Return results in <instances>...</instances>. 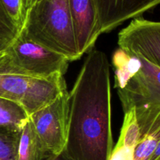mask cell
Returning a JSON list of instances; mask_svg holds the SVG:
<instances>
[{
    "mask_svg": "<svg viewBox=\"0 0 160 160\" xmlns=\"http://www.w3.org/2000/svg\"><path fill=\"white\" fill-rule=\"evenodd\" d=\"M29 119L23 107L0 98V128L20 130Z\"/></svg>",
    "mask_w": 160,
    "mask_h": 160,
    "instance_id": "12",
    "label": "cell"
},
{
    "mask_svg": "<svg viewBox=\"0 0 160 160\" xmlns=\"http://www.w3.org/2000/svg\"><path fill=\"white\" fill-rule=\"evenodd\" d=\"M67 90L62 74L46 78L0 74V98L20 105L28 116L49 104Z\"/></svg>",
    "mask_w": 160,
    "mask_h": 160,
    "instance_id": "5",
    "label": "cell"
},
{
    "mask_svg": "<svg viewBox=\"0 0 160 160\" xmlns=\"http://www.w3.org/2000/svg\"><path fill=\"white\" fill-rule=\"evenodd\" d=\"M56 156L44 146L28 119L20 132L17 160H52Z\"/></svg>",
    "mask_w": 160,
    "mask_h": 160,
    "instance_id": "10",
    "label": "cell"
},
{
    "mask_svg": "<svg viewBox=\"0 0 160 160\" xmlns=\"http://www.w3.org/2000/svg\"><path fill=\"white\" fill-rule=\"evenodd\" d=\"M42 1V0H25V2H26V9L28 8H29L30 6H33L35 3L38 2Z\"/></svg>",
    "mask_w": 160,
    "mask_h": 160,
    "instance_id": "20",
    "label": "cell"
},
{
    "mask_svg": "<svg viewBox=\"0 0 160 160\" xmlns=\"http://www.w3.org/2000/svg\"><path fill=\"white\" fill-rule=\"evenodd\" d=\"M69 117V92L65 91L54 101L29 116L36 134L44 146L54 155L66 145Z\"/></svg>",
    "mask_w": 160,
    "mask_h": 160,
    "instance_id": "6",
    "label": "cell"
},
{
    "mask_svg": "<svg viewBox=\"0 0 160 160\" xmlns=\"http://www.w3.org/2000/svg\"><path fill=\"white\" fill-rule=\"evenodd\" d=\"M70 61L32 41L18 34L0 54V74L33 78L64 75Z\"/></svg>",
    "mask_w": 160,
    "mask_h": 160,
    "instance_id": "3",
    "label": "cell"
},
{
    "mask_svg": "<svg viewBox=\"0 0 160 160\" xmlns=\"http://www.w3.org/2000/svg\"><path fill=\"white\" fill-rule=\"evenodd\" d=\"M112 61L114 69V88L120 90L124 88L138 73L142 62L138 57L129 54L120 48L114 52Z\"/></svg>",
    "mask_w": 160,
    "mask_h": 160,
    "instance_id": "11",
    "label": "cell"
},
{
    "mask_svg": "<svg viewBox=\"0 0 160 160\" xmlns=\"http://www.w3.org/2000/svg\"><path fill=\"white\" fill-rule=\"evenodd\" d=\"M119 48L160 67V22L133 19L118 34Z\"/></svg>",
    "mask_w": 160,
    "mask_h": 160,
    "instance_id": "7",
    "label": "cell"
},
{
    "mask_svg": "<svg viewBox=\"0 0 160 160\" xmlns=\"http://www.w3.org/2000/svg\"><path fill=\"white\" fill-rule=\"evenodd\" d=\"M21 130L0 128V160H17Z\"/></svg>",
    "mask_w": 160,
    "mask_h": 160,
    "instance_id": "13",
    "label": "cell"
},
{
    "mask_svg": "<svg viewBox=\"0 0 160 160\" xmlns=\"http://www.w3.org/2000/svg\"><path fill=\"white\" fill-rule=\"evenodd\" d=\"M156 160H160V157L159 158V159H156Z\"/></svg>",
    "mask_w": 160,
    "mask_h": 160,
    "instance_id": "21",
    "label": "cell"
},
{
    "mask_svg": "<svg viewBox=\"0 0 160 160\" xmlns=\"http://www.w3.org/2000/svg\"><path fill=\"white\" fill-rule=\"evenodd\" d=\"M20 28L12 20L0 0V38L14 40L20 34Z\"/></svg>",
    "mask_w": 160,
    "mask_h": 160,
    "instance_id": "16",
    "label": "cell"
},
{
    "mask_svg": "<svg viewBox=\"0 0 160 160\" xmlns=\"http://www.w3.org/2000/svg\"><path fill=\"white\" fill-rule=\"evenodd\" d=\"M160 141V126L141 136L134 149V160H149Z\"/></svg>",
    "mask_w": 160,
    "mask_h": 160,
    "instance_id": "14",
    "label": "cell"
},
{
    "mask_svg": "<svg viewBox=\"0 0 160 160\" xmlns=\"http://www.w3.org/2000/svg\"><path fill=\"white\" fill-rule=\"evenodd\" d=\"M100 33L109 32L131 19L141 17L160 4V0H93Z\"/></svg>",
    "mask_w": 160,
    "mask_h": 160,
    "instance_id": "8",
    "label": "cell"
},
{
    "mask_svg": "<svg viewBox=\"0 0 160 160\" xmlns=\"http://www.w3.org/2000/svg\"><path fill=\"white\" fill-rule=\"evenodd\" d=\"M20 33L29 40L74 61L81 57L68 0H42L26 9Z\"/></svg>",
    "mask_w": 160,
    "mask_h": 160,
    "instance_id": "2",
    "label": "cell"
},
{
    "mask_svg": "<svg viewBox=\"0 0 160 160\" xmlns=\"http://www.w3.org/2000/svg\"><path fill=\"white\" fill-rule=\"evenodd\" d=\"M110 65L102 51L88 52L69 92L63 152L70 160H109L113 148Z\"/></svg>",
    "mask_w": 160,
    "mask_h": 160,
    "instance_id": "1",
    "label": "cell"
},
{
    "mask_svg": "<svg viewBox=\"0 0 160 160\" xmlns=\"http://www.w3.org/2000/svg\"><path fill=\"white\" fill-rule=\"evenodd\" d=\"M8 15L21 30L26 14L25 0H1Z\"/></svg>",
    "mask_w": 160,
    "mask_h": 160,
    "instance_id": "15",
    "label": "cell"
},
{
    "mask_svg": "<svg viewBox=\"0 0 160 160\" xmlns=\"http://www.w3.org/2000/svg\"><path fill=\"white\" fill-rule=\"evenodd\" d=\"M13 41V40H12ZM12 41L5 38H0V54L2 53L10 45Z\"/></svg>",
    "mask_w": 160,
    "mask_h": 160,
    "instance_id": "17",
    "label": "cell"
},
{
    "mask_svg": "<svg viewBox=\"0 0 160 160\" xmlns=\"http://www.w3.org/2000/svg\"><path fill=\"white\" fill-rule=\"evenodd\" d=\"M159 157H160V141L159 142V143H158V145L157 147H156V150H155L154 153H153L151 159L149 160H156L159 159Z\"/></svg>",
    "mask_w": 160,
    "mask_h": 160,
    "instance_id": "18",
    "label": "cell"
},
{
    "mask_svg": "<svg viewBox=\"0 0 160 160\" xmlns=\"http://www.w3.org/2000/svg\"><path fill=\"white\" fill-rule=\"evenodd\" d=\"M69 10L78 51L82 56L94 48L101 34L93 0H68Z\"/></svg>",
    "mask_w": 160,
    "mask_h": 160,
    "instance_id": "9",
    "label": "cell"
},
{
    "mask_svg": "<svg viewBox=\"0 0 160 160\" xmlns=\"http://www.w3.org/2000/svg\"><path fill=\"white\" fill-rule=\"evenodd\" d=\"M138 58L140 70L117 93L123 112L134 109L142 136L160 125V67Z\"/></svg>",
    "mask_w": 160,
    "mask_h": 160,
    "instance_id": "4",
    "label": "cell"
},
{
    "mask_svg": "<svg viewBox=\"0 0 160 160\" xmlns=\"http://www.w3.org/2000/svg\"><path fill=\"white\" fill-rule=\"evenodd\" d=\"M52 160H70V159L67 157V155L65 154V152H64L63 150H62V152H61L59 154L56 155Z\"/></svg>",
    "mask_w": 160,
    "mask_h": 160,
    "instance_id": "19",
    "label": "cell"
}]
</instances>
